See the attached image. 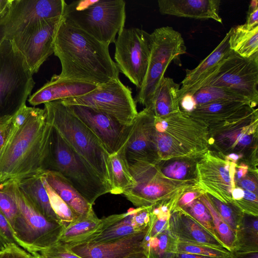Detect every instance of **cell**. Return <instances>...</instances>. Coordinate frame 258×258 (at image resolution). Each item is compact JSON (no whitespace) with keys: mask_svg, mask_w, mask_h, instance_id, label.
Segmentation results:
<instances>
[{"mask_svg":"<svg viewBox=\"0 0 258 258\" xmlns=\"http://www.w3.org/2000/svg\"><path fill=\"white\" fill-rule=\"evenodd\" d=\"M52 130L44 109L35 107L20 126L12 124L0 151V186L43 175L47 170Z\"/></svg>","mask_w":258,"mask_h":258,"instance_id":"obj_1","label":"cell"},{"mask_svg":"<svg viewBox=\"0 0 258 258\" xmlns=\"http://www.w3.org/2000/svg\"><path fill=\"white\" fill-rule=\"evenodd\" d=\"M60 60V78L96 85L119 78V72L102 43L61 17L54 38V53Z\"/></svg>","mask_w":258,"mask_h":258,"instance_id":"obj_2","label":"cell"},{"mask_svg":"<svg viewBox=\"0 0 258 258\" xmlns=\"http://www.w3.org/2000/svg\"><path fill=\"white\" fill-rule=\"evenodd\" d=\"M155 126L160 162L198 159L209 149L208 126L181 110L165 117H155Z\"/></svg>","mask_w":258,"mask_h":258,"instance_id":"obj_3","label":"cell"},{"mask_svg":"<svg viewBox=\"0 0 258 258\" xmlns=\"http://www.w3.org/2000/svg\"><path fill=\"white\" fill-rule=\"evenodd\" d=\"M44 105L47 119L52 127L110 187L109 155L96 136L67 105L59 100L46 102Z\"/></svg>","mask_w":258,"mask_h":258,"instance_id":"obj_4","label":"cell"},{"mask_svg":"<svg viewBox=\"0 0 258 258\" xmlns=\"http://www.w3.org/2000/svg\"><path fill=\"white\" fill-rule=\"evenodd\" d=\"M47 170L59 173L91 205L110 193L107 183L53 127Z\"/></svg>","mask_w":258,"mask_h":258,"instance_id":"obj_5","label":"cell"},{"mask_svg":"<svg viewBox=\"0 0 258 258\" xmlns=\"http://www.w3.org/2000/svg\"><path fill=\"white\" fill-rule=\"evenodd\" d=\"M62 16L109 46L124 28L125 3L123 0L74 1L67 4Z\"/></svg>","mask_w":258,"mask_h":258,"instance_id":"obj_6","label":"cell"},{"mask_svg":"<svg viewBox=\"0 0 258 258\" xmlns=\"http://www.w3.org/2000/svg\"><path fill=\"white\" fill-rule=\"evenodd\" d=\"M14 199L18 216L12 226L15 236L24 250L33 256L57 243L64 230L59 223L48 220L35 207L17 184L4 186Z\"/></svg>","mask_w":258,"mask_h":258,"instance_id":"obj_7","label":"cell"},{"mask_svg":"<svg viewBox=\"0 0 258 258\" xmlns=\"http://www.w3.org/2000/svg\"><path fill=\"white\" fill-rule=\"evenodd\" d=\"M258 53L249 58L232 50L206 77L184 89L180 88V99L199 89L213 86L231 91L248 99L255 107L258 102Z\"/></svg>","mask_w":258,"mask_h":258,"instance_id":"obj_8","label":"cell"},{"mask_svg":"<svg viewBox=\"0 0 258 258\" xmlns=\"http://www.w3.org/2000/svg\"><path fill=\"white\" fill-rule=\"evenodd\" d=\"M26 61L13 42L0 40V116L13 115L26 101L35 82Z\"/></svg>","mask_w":258,"mask_h":258,"instance_id":"obj_9","label":"cell"},{"mask_svg":"<svg viewBox=\"0 0 258 258\" xmlns=\"http://www.w3.org/2000/svg\"><path fill=\"white\" fill-rule=\"evenodd\" d=\"M135 185L123 195L137 208L150 207L197 188L196 179L176 180L165 177L157 164L128 163Z\"/></svg>","mask_w":258,"mask_h":258,"instance_id":"obj_10","label":"cell"},{"mask_svg":"<svg viewBox=\"0 0 258 258\" xmlns=\"http://www.w3.org/2000/svg\"><path fill=\"white\" fill-rule=\"evenodd\" d=\"M151 53L147 74L135 101L150 108L155 92L164 77L168 66L178 61L186 53V48L181 34L169 26L157 28L150 34Z\"/></svg>","mask_w":258,"mask_h":258,"instance_id":"obj_11","label":"cell"},{"mask_svg":"<svg viewBox=\"0 0 258 258\" xmlns=\"http://www.w3.org/2000/svg\"><path fill=\"white\" fill-rule=\"evenodd\" d=\"M66 105H82L104 112L126 124H132L138 112L132 89L119 78L98 85L82 96L59 100Z\"/></svg>","mask_w":258,"mask_h":258,"instance_id":"obj_12","label":"cell"},{"mask_svg":"<svg viewBox=\"0 0 258 258\" xmlns=\"http://www.w3.org/2000/svg\"><path fill=\"white\" fill-rule=\"evenodd\" d=\"M114 43V62L119 72L139 90L143 84L149 62L150 34L138 28H124Z\"/></svg>","mask_w":258,"mask_h":258,"instance_id":"obj_13","label":"cell"},{"mask_svg":"<svg viewBox=\"0 0 258 258\" xmlns=\"http://www.w3.org/2000/svg\"><path fill=\"white\" fill-rule=\"evenodd\" d=\"M237 163L209 149L196 162L197 187L224 203H231Z\"/></svg>","mask_w":258,"mask_h":258,"instance_id":"obj_14","label":"cell"},{"mask_svg":"<svg viewBox=\"0 0 258 258\" xmlns=\"http://www.w3.org/2000/svg\"><path fill=\"white\" fill-rule=\"evenodd\" d=\"M66 5L64 0H11L0 24V40L11 39L39 21L62 17Z\"/></svg>","mask_w":258,"mask_h":258,"instance_id":"obj_15","label":"cell"},{"mask_svg":"<svg viewBox=\"0 0 258 258\" xmlns=\"http://www.w3.org/2000/svg\"><path fill=\"white\" fill-rule=\"evenodd\" d=\"M62 17L39 21L10 39L24 56L33 74L54 53L55 33Z\"/></svg>","mask_w":258,"mask_h":258,"instance_id":"obj_16","label":"cell"},{"mask_svg":"<svg viewBox=\"0 0 258 258\" xmlns=\"http://www.w3.org/2000/svg\"><path fill=\"white\" fill-rule=\"evenodd\" d=\"M73 113L96 136L110 156L126 144L133 128L108 114L82 105H67Z\"/></svg>","mask_w":258,"mask_h":258,"instance_id":"obj_17","label":"cell"},{"mask_svg":"<svg viewBox=\"0 0 258 258\" xmlns=\"http://www.w3.org/2000/svg\"><path fill=\"white\" fill-rule=\"evenodd\" d=\"M257 110L249 117L227 131L209 138L210 146L223 156L230 153L247 156L248 164L257 169Z\"/></svg>","mask_w":258,"mask_h":258,"instance_id":"obj_18","label":"cell"},{"mask_svg":"<svg viewBox=\"0 0 258 258\" xmlns=\"http://www.w3.org/2000/svg\"><path fill=\"white\" fill-rule=\"evenodd\" d=\"M152 207L137 208L125 213L103 218V224L100 230L71 245L66 246L108 242L144 231L149 227Z\"/></svg>","mask_w":258,"mask_h":258,"instance_id":"obj_19","label":"cell"},{"mask_svg":"<svg viewBox=\"0 0 258 258\" xmlns=\"http://www.w3.org/2000/svg\"><path fill=\"white\" fill-rule=\"evenodd\" d=\"M155 136V116L151 109L144 108L138 113L131 136L124 146L128 163L159 164L160 162Z\"/></svg>","mask_w":258,"mask_h":258,"instance_id":"obj_20","label":"cell"},{"mask_svg":"<svg viewBox=\"0 0 258 258\" xmlns=\"http://www.w3.org/2000/svg\"><path fill=\"white\" fill-rule=\"evenodd\" d=\"M148 229L113 241L65 246L82 258H126L145 251L143 242Z\"/></svg>","mask_w":258,"mask_h":258,"instance_id":"obj_21","label":"cell"},{"mask_svg":"<svg viewBox=\"0 0 258 258\" xmlns=\"http://www.w3.org/2000/svg\"><path fill=\"white\" fill-rule=\"evenodd\" d=\"M98 85L86 82L60 78L54 75L50 80L29 97L28 101L36 106L46 102L61 100L85 95Z\"/></svg>","mask_w":258,"mask_h":258,"instance_id":"obj_22","label":"cell"},{"mask_svg":"<svg viewBox=\"0 0 258 258\" xmlns=\"http://www.w3.org/2000/svg\"><path fill=\"white\" fill-rule=\"evenodd\" d=\"M168 229L178 242L224 248L221 242L206 228L181 210L171 212Z\"/></svg>","mask_w":258,"mask_h":258,"instance_id":"obj_23","label":"cell"},{"mask_svg":"<svg viewBox=\"0 0 258 258\" xmlns=\"http://www.w3.org/2000/svg\"><path fill=\"white\" fill-rule=\"evenodd\" d=\"M254 109L246 102L223 100L197 106L187 113L204 122L209 130L229 120L247 114Z\"/></svg>","mask_w":258,"mask_h":258,"instance_id":"obj_24","label":"cell"},{"mask_svg":"<svg viewBox=\"0 0 258 258\" xmlns=\"http://www.w3.org/2000/svg\"><path fill=\"white\" fill-rule=\"evenodd\" d=\"M220 0H159L162 15L196 19H213L222 23L219 15Z\"/></svg>","mask_w":258,"mask_h":258,"instance_id":"obj_25","label":"cell"},{"mask_svg":"<svg viewBox=\"0 0 258 258\" xmlns=\"http://www.w3.org/2000/svg\"><path fill=\"white\" fill-rule=\"evenodd\" d=\"M42 176L79 219L87 216L94 211L92 205L59 173L46 170Z\"/></svg>","mask_w":258,"mask_h":258,"instance_id":"obj_26","label":"cell"},{"mask_svg":"<svg viewBox=\"0 0 258 258\" xmlns=\"http://www.w3.org/2000/svg\"><path fill=\"white\" fill-rule=\"evenodd\" d=\"M180 86L172 79L164 77L154 95L150 108L154 116L161 118L180 110Z\"/></svg>","mask_w":258,"mask_h":258,"instance_id":"obj_27","label":"cell"},{"mask_svg":"<svg viewBox=\"0 0 258 258\" xmlns=\"http://www.w3.org/2000/svg\"><path fill=\"white\" fill-rule=\"evenodd\" d=\"M231 29L215 49L195 68L186 70L181 89L187 88L206 77L232 51L229 45Z\"/></svg>","mask_w":258,"mask_h":258,"instance_id":"obj_28","label":"cell"},{"mask_svg":"<svg viewBox=\"0 0 258 258\" xmlns=\"http://www.w3.org/2000/svg\"><path fill=\"white\" fill-rule=\"evenodd\" d=\"M124 146L108 158L110 175V193L111 194H123L136 184L130 170Z\"/></svg>","mask_w":258,"mask_h":258,"instance_id":"obj_29","label":"cell"},{"mask_svg":"<svg viewBox=\"0 0 258 258\" xmlns=\"http://www.w3.org/2000/svg\"><path fill=\"white\" fill-rule=\"evenodd\" d=\"M41 176L32 178L17 184L43 216L50 221L60 223L51 207L47 193L41 179Z\"/></svg>","mask_w":258,"mask_h":258,"instance_id":"obj_30","label":"cell"},{"mask_svg":"<svg viewBox=\"0 0 258 258\" xmlns=\"http://www.w3.org/2000/svg\"><path fill=\"white\" fill-rule=\"evenodd\" d=\"M231 29L229 42L231 50L245 58L258 53V26L247 29L243 24Z\"/></svg>","mask_w":258,"mask_h":258,"instance_id":"obj_31","label":"cell"},{"mask_svg":"<svg viewBox=\"0 0 258 258\" xmlns=\"http://www.w3.org/2000/svg\"><path fill=\"white\" fill-rule=\"evenodd\" d=\"M103 224V219H99L93 211L65 228L58 242L66 246L71 245L99 230Z\"/></svg>","mask_w":258,"mask_h":258,"instance_id":"obj_32","label":"cell"},{"mask_svg":"<svg viewBox=\"0 0 258 258\" xmlns=\"http://www.w3.org/2000/svg\"><path fill=\"white\" fill-rule=\"evenodd\" d=\"M235 234V248L233 251H258V216L244 213Z\"/></svg>","mask_w":258,"mask_h":258,"instance_id":"obj_33","label":"cell"},{"mask_svg":"<svg viewBox=\"0 0 258 258\" xmlns=\"http://www.w3.org/2000/svg\"><path fill=\"white\" fill-rule=\"evenodd\" d=\"M177 241L168 229L153 237H145L143 245L148 258H174Z\"/></svg>","mask_w":258,"mask_h":258,"instance_id":"obj_34","label":"cell"},{"mask_svg":"<svg viewBox=\"0 0 258 258\" xmlns=\"http://www.w3.org/2000/svg\"><path fill=\"white\" fill-rule=\"evenodd\" d=\"M198 159H170L161 161L157 165L163 175L170 179L176 180L196 179V164Z\"/></svg>","mask_w":258,"mask_h":258,"instance_id":"obj_35","label":"cell"},{"mask_svg":"<svg viewBox=\"0 0 258 258\" xmlns=\"http://www.w3.org/2000/svg\"><path fill=\"white\" fill-rule=\"evenodd\" d=\"M199 199L206 205L211 215L216 235L226 249L230 252L235 250L236 243L235 232L223 220L210 201L206 193Z\"/></svg>","mask_w":258,"mask_h":258,"instance_id":"obj_36","label":"cell"},{"mask_svg":"<svg viewBox=\"0 0 258 258\" xmlns=\"http://www.w3.org/2000/svg\"><path fill=\"white\" fill-rule=\"evenodd\" d=\"M190 95L196 106L216 101L230 100L246 102L254 108L248 99L229 90L216 87H204Z\"/></svg>","mask_w":258,"mask_h":258,"instance_id":"obj_37","label":"cell"},{"mask_svg":"<svg viewBox=\"0 0 258 258\" xmlns=\"http://www.w3.org/2000/svg\"><path fill=\"white\" fill-rule=\"evenodd\" d=\"M41 179L47 193L51 207L63 228H67L79 220L78 217L47 183L43 176Z\"/></svg>","mask_w":258,"mask_h":258,"instance_id":"obj_38","label":"cell"},{"mask_svg":"<svg viewBox=\"0 0 258 258\" xmlns=\"http://www.w3.org/2000/svg\"><path fill=\"white\" fill-rule=\"evenodd\" d=\"M181 210L191 216L206 228L214 237L219 240L216 234L210 212L206 205L199 199V198Z\"/></svg>","mask_w":258,"mask_h":258,"instance_id":"obj_39","label":"cell"},{"mask_svg":"<svg viewBox=\"0 0 258 258\" xmlns=\"http://www.w3.org/2000/svg\"><path fill=\"white\" fill-rule=\"evenodd\" d=\"M207 195L219 215L235 232L241 223L244 213L232 203H224L210 195Z\"/></svg>","mask_w":258,"mask_h":258,"instance_id":"obj_40","label":"cell"},{"mask_svg":"<svg viewBox=\"0 0 258 258\" xmlns=\"http://www.w3.org/2000/svg\"><path fill=\"white\" fill-rule=\"evenodd\" d=\"M177 252L217 258H229L230 256V251L225 248L182 242H177Z\"/></svg>","mask_w":258,"mask_h":258,"instance_id":"obj_41","label":"cell"},{"mask_svg":"<svg viewBox=\"0 0 258 258\" xmlns=\"http://www.w3.org/2000/svg\"><path fill=\"white\" fill-rule=\"evenodd\" d=\"M0 210L12 227L18 216V209L13 197L3 186H0Z\"/></svg>","mask_w":258,"mask_h":258,"instance_id":"obj_42","label":"cell"},{"mask_svg":"<svg viewBox=\"0 0 258 258\" xmlns=\"http://www.w3.org/2000/svg\"><path fill=\"white\" fill-rule=\"evenodd\" d=\"M14 246L21 247L8 221L0 210V252Z\"/></svg>","mask_w":258,"mask_h":258,"instance_id":"obj_43","label":"cell"},{"mask_svg":"<svg viewBox=\"0 0 258 258\" xmlns=\"http://www.w3.org/2000/svg\"><path fill=\"white\" fill-rule=\"evenodd\" d=\"M243 197L240 201L231 203L243 213L258 216V195L245 189Z\"/></svg>","mask_w":258,"mask_h":258,"instance_id":"obj_44","label":"cell"},{"mask_svg":"<svg viewBox=\"0 0 258 258\" xmlns=\"http://www.w3.org/2000/svg\"><path fill=\"white\" fill-rule=\"evenodd\" d=\"M37 256L40 258H82L71 251L64 244L59 242L40 251Z\"/></svg>","mask_w":258,"mask_h":258,"instance_id":"obj_45","label":"cell"},{"mask_svg":"<svg viewBox=\"0 0 258 258\" xmlns=\"http://www.w3.org/2000/svg\"><path fill=\"white\" fill-rule=\"evenodd\" d=\"M236 186L258 195L257 170L250 168L243 178L235 180Z\"/></svg>","mask_w":258,"mask_h":258,"instance_id":"obj_46","label":"cell"},{"mask_svg":"<svg viewBox=\"0 0 258 258\" xmlns=\"http://www.w3.org/2000/svg\"><path fill=\"white\" fill-rule=\"evenodd\" d=\"M204 194L205 192L203 191L198 188L184 191L176 201L172 211L183 209Z\"/></svg>","mask_w":258,"mask_h":258,"instance_id":"obj_47","label":"cell"},{"mask_svg":"<svg viewBox=\"0 0 258 258\" xmlns=\"http://www.w3.org/2000/svg\"><path fill=\"white\" fill-rule=\"evenodd\" d=\"M13 115L0 116V151L4 145L11 129Z\"/></svg>","mask_w":258,"mask_h":258,"instance_id":"obj_48","label":"cell"},{"mask_svg":"<svg viewBox=\"0 0 258 258\" xmlns=\"http://www.w3.org/2000/svg\"><path fill=\"white\" fill-rule=\"evenodd\" d=\"M247 29H251L258 26V1H250L246 23L243 24Z\"/></svg>","mask_w":258,"mask_h":258,"instance_id":"obj_49","label":"cell"},{"mask_svg":"<svg viewBox=\"0 0 258 258\" xmlns=\"http://www.w3.org/2000/svg\"><path fill=\"white\" fill-rule=\"evenodd\" d=\"M31 255L18 246L11 247L0 252V258H30Z\"/></svg>","mask_w":258,"mask_h":258,"instance_id":"obj_50","label":"cell"},{"mask_svg":"<svg viewBox=\"0 0 258 258\" xmlns=\"http://www.w3.org/2000/svg\"><path fill=\"white\" fill-rule=\"evenodd\" d=\"M181 107V111L189 113L191 112L196 107V103L191 96L189 94H185L183 96L179 101V107Z\"/></svg>","mask_w":258,"mask_h":258,"instance_id":"obj_51","label":"cell"},{"mask_svg":"<svg viewBox=\"0 0 258 258\" xmlns=\"http://www.w3.org/2000/svg\"><path fill=\"white\" fill-rule=\"evenodd\" d=\"M250 168L249 165L245 162H241L238 163L236 167L235 180H238L244 177L248 173Z\"/></svg>","mask_w":258,"mask_h":258,"instance_id":"obj_52","label":"cell"},{"mask_svg":"<svg viewBox=\"0 0 258 258\" xmlns=\"http://www.w3.org/2000/svg\"><path fill=\"white\" fill-rule=\"evenodd\" d=\"M229 258H258V251L230 252Z\"/></svg>","mask_w":258,"mask_h":258,"instance_id":"obj_53","label":"cell"},{"mask_svg":"<svg viewBox=\"0 0 258 258\" xmlns=\"http://www.w3.org/2000/svg\"><path fill=\"white\" fill-rule=\"evenodd\" d=\"M11 0H0V24L9 11Z\"/></svg>","mask_w":258,"mask_h":258,"instance_id":"obj_54","label":"cell"},{"mask_svg":"<svg viewBox=\"0 0 258 258\" xmlns=\"http://www.w3.org/2000/svg\"><path fill=\"white\" fill-rule=\"evenodd\" d=\"M244 194V189L243 188L235 185L231 193L232 199L231 203L240 201L243 197Z\"/></svg>","mask_w":258,"mask_h":258,"instance_id":"obj_55","label":"cell"},{"mask_svg":"<svg viewBox=\"0 0 258 258\" xmlns=\"http://www.w3.org/2000/svg\"><path fill=\"white\" fill-rule=\"evenodd\" d=\"M225 160L234 162L235 163H238V161L241 159H243V156L241 154H238L236 153H230L227 155L223 156Z\"/></svg>","mask_w":258,"mask_h":258,"instance_id":"obj_56","label":"cell"},{"mask_svg":"<svg viewBox=\"0 0 258 258\" xmlns=\"http://www.w3.org/2000/svg\"><path fill=\"white\" fill-rule=\"evenodd\" d=\"M174 258H217L213 257H208L193 254L177 252Z\"/></svg>","mask_w":258,"mask_h":258,"instance_id":"obj_57","label":"cell"},{"mask_svg":"<svg viewBox=\"0 0 258 258\" xmlns=\"http://www.w3.org/2000/svg\"><path fill=\"white\" fill-rule=\"evenodd\" d=\"M126 258H148V256L146 252L144 251Z\"/></svg>","mask_w":258,"mask_h":258,"instance_id":"obj_58","label":"cell"},{"mask_svg":"<svg viewBox=\"0 0 258 258\" xmlns=\"http://www.w3.org/2000/svg\"><path fill=\"white\" fill-rule=\"evenodd\" d=\"M30 258H40L39 256L31 255Z\"/></svg>","mask_w":258,"mask_h":258,"instance_id":"obj_59","label":"cell"}]
</instances>
